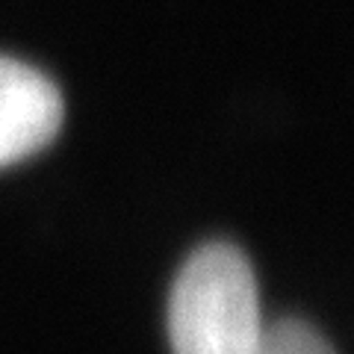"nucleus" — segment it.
Here are the masks:
<instances>
[{
	"label": "nucleus",
	"instance_id": "obj_2",
	"mask_svg": "<svg viewBox=\"0 0 354 354\" xmlns=\"http://www.w3.org/2000/svg\"><path fill=\"white\" fill-rule=\"evenodd\" d=\"M65 106L41 71L0 57V169L32 157L57 139Z\"/></svg>",
	"mask_w": 354,
	"mask_h": 354
},
{
	"label": "nucleus",
	"instance_id": "obj_3",
	"mask_svg": "<svg viewBox=\"0 0 354 354\" xmlns=\"http://www.w3.org/2000/svg\"><path fill=\"white\" fill-rule=\"evenodd\" d=\"M260 354H334L328 339L301 319H281L266 328Z\"/></svg>",
	"mask_w": 354,
	"mask_h": 354
},
{
	"label": "nucleus",
	"instance_id": "obj_1",
	"mask_svg": "<svg viewBox=\"0 0 354 354\" xmlns=\"http://www.w3.org/2000/svg\"><path fill=\"white\" fill-rule=\"evenodd\" d=\"M257 278L230 242H207L186 257L169 298L174 354H260L266 339Z\"/></svg>",
	"mask_w": 354,
	"mask_h": 354
}]
</instances>
